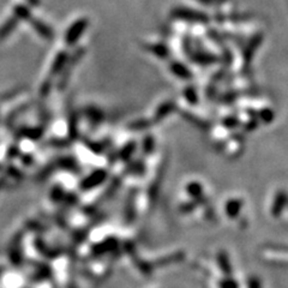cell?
<instances>
[{
  "mask_svg": "<svg viewBox=\"0 0 288 288\" xmlns=\"http://www.w3.org/2000/svg\"><path fill=\"white\" fill-rule=\"evenodd\" d=\"M85 24H86V22L84 21V19H82V21L77 22L76 24H74L73 27H72L71 31H70V34H69V37H70L71 40H72V39H74V37H76L77 35H78V34L80 33V31H82L83 29H84Z\"/></svg>",
  "mask_w": 288,
  "mask_h": 288,
  "instance_id": "obj_1",
  "label": "cell"
}]
</instances>
